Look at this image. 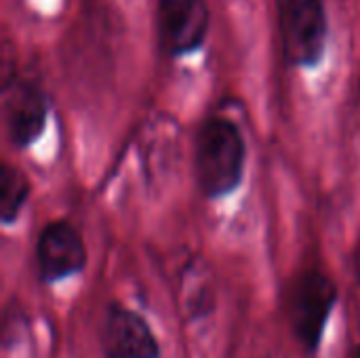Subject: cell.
Masks as SVG:
<instances>
[{
	"label": "cell",
	"mask_w": 360,
	"mask_h": 358,
	"mask_svg": "<svg viewBox=\"0 0 360 358\" xmlns=\"http://www.w3.org/2000/svg\"><path fill=\"white\" fill-rule=\"evenodd\" d=\"M99 340L105 358H158L160 354L148 321L122 304H112L105 310Z\"/></svg>",
	"instance_id": "4"
},
{
	"label": "cell",
	"mask_w": 360,
	"mask_h": 358,
	"mask_svg": "<svg viewBox=\"0 0 360 358\" xmlns=\"http://www.w3.org/2000/svg\"><path fill=\"white\" fill-rule=\"evenodd\" d=\"M348 358H360V346H354L352 350H350V354Z\"/></svg>",
	"instance_id": "9"
},
{
	"label": "cell",
	"mask_w": 360,
	"mask_h": 358,
	"mask_svg": "<svg viewBox=\"0 0 360 358\" xmlns=\"http://www.w3.org/2000/svg\"><path fill=\"white\" fill-rule=\"evenodd\" d=\"M49 106L42 91L30 82H17L6 87L4 95V120L11 141L17 148L32 146L46 127Z\"/></svg>",
	"instance_id": "7"
},
{
	"label": "cell",
	"mask_w": 360,
	"mask_h": 358,
	"mask_svg": "<svg viewBox=\"0 0 360 358\" xmlns=\"http://www.w3.org/2000/svg\"><path fill=\"white\" fill-rule=\"evenodd\" d=\"M36 264L44 283L78 274L86 266V247L80 232L63 219L49 224L36 243Z\"/></svg>",
	"instance_id": "6"
},
{
	"label": "cell",
	"mask_w": 360,
	"mask_h": 358,
	"mask_svg": "<svg viewBox=\"0 0 360 358\" xmlns=\"http://www.w3.org/2000/svg\"><path fill=\"white\" fill-rule=\"evenodd\" d=\"M338 304V287L323 272H304L289 293V323L300 346L314 354L325 333V325Z\"/></svg>",
	"instance_id": "2"
},
{
	"label": "cell",
	"mask_w": 360,
	"mask_h": 358,
	"mask_svg": "<svg viewBox=\"0 0 360 358\" xmlns=\"http://www.w3.org/2000/svg\"><path fill=\"white\" fill-rule=\"evenodd\" d=\"M160 40L169 55L181 57L198 51L209 32V8L205 0H160Z\"/></svg>",
	"instance_id": "5"
},
{
	"label": "cell",
	"mask_w": 360,
	"mask_h": 358,
	"mask_svg": "<svg viewBox=\"0 0 360 358\" xmlns=\"http://www.w3.org/2000/svg\"><path fill=\"white\" fill-rule=\"evenodd\" d=\"M247 143L228 118H209L196 139V179L207 198L234 192L245 173Z\"/></svg>",
	"instance_id": "1"
},
{
	"label": "cell",
	"mask_w": 360,
	"mask_h": 358,
	"mask_svg": "<svg viewBox=\"0 0 360 358\" xmlns=\"http://www.w3.org/2000/svg\"><path fill=\"white\" fill-rule=\"evenodd\" d=\"M281 34L285 57L300 68H314L325 53L327 13L323 0H283Z\"/></svg>",
	"instance_id": "3"
},
{
	"label": "cell",
	"mask_w": 360,
	"mask_h": 358,
	"mask_svg": "<svg viewBox=\"0 0 360 358\" xmlns=\"http://www.w3.org/2000/svg\"><path fill=\"white\" fill-rule=\"evenodd\" d=\"M30 179L25 177V173L17 167L6 165L0 177V219L2 224H13L27 196H30Z\"/></svg>",
	"instance_id": "8"
}]
</instances>
